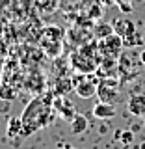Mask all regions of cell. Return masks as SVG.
Wrapping results in <instances>:
<instances>
[{
	"label": "cell",
	"mask_w": 145,
	"mask_h": 149,
	"mask_svg": "<svg viewBox=\"0 0 145 149\" xmlns=\"http://www.w3.org/2000/svg\"><path fill=\"white\" fill-rule=\"evenodd\" d=\"M93 34H95L97 39H106V37H110L112 34H115L114 30V24H110V22H99L95 28H93Z\"/></svg>",
	"instance_id": "obj_12"
},
{
	"label": "cell",
	"mask_w": 145,
	"mask_h": 149,
	"mask_svg": "<svg viewBox=\"0 0 145 149\" xmlns=\"http://www.w3.org/2000/svg\"><path fill=\"white\" fill-rule=\"evenodd\" d=\"M114 30H115V34L117 36H121L123 37V41L125 39H128V37H132L134 34H136V26H134V22L130 21V19H127V17H117L114 22Z\"/></svg>",
	"instance_id": "obj_5"
},
{
	"label": "cell",
	"mask_w": 145,
	"mask_h": 149,
	"mask_svg": "<svg viewBox=\"0 0 145 149\" xmlns=\"http://www.w3.org/2000/svg\"><path fill=\"white\" fill-rule=\"evenodd\" d=\"M97 88H99V84H97V82L87 80V78H82L80 82H76L74 91H76V95L82 97V99H89V97L97 95Z\"/></svg>",
	"instance_id": "obj_6"
},
{
	"label": "cell",
	"mask_w": 145,
	"mask_h": 149,
	"mask_svg": "<svg viewBox=\"0 0 145 149\" xmlns=\"http://www.w3.org/2000/svg\"><path fill=\"white\" fill-rule=\"evenodd\" d=\"M65 149H76V147H65Z\"/></svg>",
	"instance_id": "obj_21"
},
{
	"label": "cell",
	"mask_w": 145,
	"mask_h": 149,
	"mask_svg": "<svg viewBox=\"0 0 145 149\" xmlns=\"http://www.w3.org/2000/svg\"><path fill=\"white\" fill-rule=\"evenodd\" d=\"M117 6L121 9V13H125V15L132 13V0H117Z\"/></svg>",
	"instance_id": "obj_17"
},
{
	"label": "cell",
	"mask_w": 145,
	"mask_h": 149,
	"mask_svg": "<svg viewBox=\"0 0 145 149\" xmlns=\"http://www.w3.org/2000/svg\"><path fill=\"white\" fill-rule=\"evenodd\" d=\"M22 134V119L21 118H9L8 121V136L13 138V136H19Z\"/></svg>",
	"instance_id": "obj_13"
},
{
	"label": "cell",
	"mask_w": 145,
	"mask_h": 149,
	"mask_svg": "<svg viewBox=\"0 0 145 149\" xmlns=\"http://www.w3.org/2000/svg\"><path fill=\"white\" fill-rule=\"evenodd\" d=\"M115 114H117V110H115V106L110 104V102L99 101L93 106V116L99 118V119H112V118H115Z\"/></svg>",
	"instance_id": "obj_7"
},
{
	"label": "cell",
	"mask_w": 145,
	"mask_h": 149,
	"mask_svg": "<svg viewBox=\"0 0 145 149\" xmlns=\"http://www.w3.org/2000/svg\"><path fill=\"white\" fill-rule=\"evenodd\" d=\"M97 2H101L104 8H110V6H115V4H117V0H97Z\"/></svg>",
	"instance_id": "obj_18"
},
{
	"label": "cell",
	"mask_w": 145,
	"mask_h": 149,
	"mask_svg": "<svg viewBox=\"0 0 145 149\" xmlns=\"http://www.w3.org/2000/svg\"><path fill=\"white\" fill-rule=\"evenodd\" d=\"M123 134H125V136H123V142H125V143H128L130 140H132V132H123Z\"/></svg>",
	"instance_id": "obj_19"
},
{
	"label": "cell",
	"mask_w": 145,
	"mask_h": 149,
	"mask_svg": "<svg viewBox=\"0 0 145 149\" xmlns=\"http://www.w3.org/2000/svg\"><path fill=\"white\" fill-rule=\"evenodd\" d=\"M43 50L49 56H58L62 52V41H49V39H43Z\"/></svg>",
	"instance_id": "obj_14"
},
{
	"label": "cell",
	"mask_w": 145,
	"mask_h": 149,
	"mask_svg": "<svg viewBox=\"0 0 145 149\" xmlns=\"http://www.w3.org/2000/svg\"><path fill=\"white\" fill-rule=\"evenodd\" d=\"M49 118V106L41 99H34L24 108L21 119H22V136H30L37 129H41L46 123Z\"/></svg>",
	"instance_id": "obj_1"
},
{
	"label": "cell",
	"mask_w": 145,
	"mask_h": 149,
	"mask_svg": "<svg viewBox=\"0 0 145 149\" xmlns=\"http://www.w3.org/2000/svg\"><path fill=\"white\" fill-rule=\"evenodd\" d=\"M102 13H104V6H102L101 2L91 4V8L87 9V17L93 19V21H99V19L102 17Z\"/></svg>",
	"instance_id": "obj_15"
},
{
	"label": "cell",
	"mask_w": 145,
	"mask_h": 149,
	"mask_svg": "<svg viewBox=\"0 0 145 149\" xmlns=\"http://www.w3.org/2000/svg\"><path fill=\"white\" fill-rule=\"evenodd\" d=\"M139 62H142V65H145V49L142 50V54H139Z\"/></svg>",
	"instance_id": "obj_20"
},
{
	"label": "cell",
	"mask_w": 145,
	"mask_h": 149,
	"mask_svg": "<svg viewBox=\"0 0 145 149\" xmlns=\"http://www.w3.org/2000/svg\"><path fill=\"white\" fill-rule=\"evenodd\" d=\"M71 65H73V69H76V71L82 73V74H89L93 71H97V67H99V63H97L95 60L87 58L80 50H76V52L71 54Z\"/></svg>",
	"instance_id": "obj_4"
},
{
	"label": "cell",
	"mask_w": 145,
	"mask_h": 149,
	"mask_svg": "<svg viewBox=\"0 0 145 149\" xmlns=\"http://www.w3.org/2000/svg\"><path fill=\"white\" fill-rule=\"evenodd\" d=\"M15 95H17V93L13 91L9 86H0V99H4V101H13V99H15Z\"/></svg>",
	"instance_id": "obj_16"
},
{
	"label": "cell",
	"mask_w": 145,
	"mask_h": 149,
	"mask_svg": "<svg viewBox=\"0 0 145 149\" xmlns=\"http://www.w3.org/2000/svg\"><path fill=\"white\" fill-rule=\"evenodd\" d=\"M127 108H128V112H130L132 116H138V118L145 116V95H142V93L132 95V97L128 99Z\"/></svg>",
	"instance_id": "obj_8"
},
{
	"label": "cell",
	"mask_w": 145,
	"mask_h": 149,
	"mask_svg": "<svg viewBox=\"0 0 145 149\" xmlns=\"http://www.w3.org/2000/svg\"><path fill=\"white\" fill-rule=\"evenodd\" d=\"M60 2L62 0H34V6L41 15H50L60 8Z\"/></svg>",
	"instance_id": "obj_9"
},
{
	"label": "cell",
	"mask_w": 145,
	"mask_h": 149,
	"mask_svg": "<svg viewBox=\"0 0 145 149\" xmlns=\"http://www.w3.org/2000/svg\"><path fill=\"white\" fill-rule=\"evenodd\" d=\"M65 36V30L62 26H45L43 28V39H49V41H62Z\"/></svg>",
	"instance_id": "obj_10"
},
{
	"label": "cell",
	"mask_w": 145,
	"mask_h": 149,
	"mask_svg": "<svg viewBox=\"0 0 145 149\" xmlns=\"http://www.w3.org/2000/svg\"><path fill=\"white\" fill-rule=\"evenodd\" d=\"M99 47H101V52H102L104 58H115L117 60V56L121 54V49L125 47V43H123V37L121 36L112 34L110 37H106V39H101Z\"/></svg>",
	"instance_id": "obj_3"
},
{
	"label": "cell",
	"mask_w": 145,
	"mask_h": 149,
	"mask_svg": "<svg viewBox=\"0 0 145 149\" xmlns=\"http://www.w3.org/2000/svg\"><path fill=\"white\" fill-rule=\"evenodd\" d=\"M87 130V118L82 114H74L71 119V132L73 134H84Z\"/></svg>",
	"instance_id": "obj_11"
},
{
	"label": "cell",
	"mask_w": 145,
	"mask_h": 149,
	"mask_svg": "<svg viewBox=\"0 0 145 149\" xmlns=\"http://www.w3.org/2000/svg\"><path fill=\"white\" fill-rule=\"evenodd\" d=\"M97 95H99V101L102 102H110V104H114L115 101L119 99V90H117V80H115L114 77H108L104 78L99 88H97Z\"/></svg>",
	"instance_id": "obj_2"
}]
</instances>
